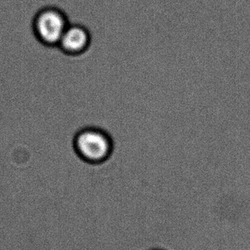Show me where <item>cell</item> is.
Listing matches in <instances>:
<instances>
[{"label":"cell","mask_w":250,"mask_h":250,"mask_svg":"<svg viewBox=\"0 0 250 250\" xmlns=\"http://www.w3.org/2000/svg\"><path fill=\"white\" fill-rule=\"evenodd\" d=\"M77 157L89 165H101L111 158L114 151V141L104 129L85 127L77 131L72 142Z\"/></svg>","instance_id":"obj_1"},{"label":"cell","mask_w":250,"mask_h":250,"mask_svg":"<svg viewBox=\"0 0 250 250\" xmlns=\"http://www.w3.org/2000/svg\"><path fill=\"white\" fill-rule=\"evenodd\" d=\"M66 14L55 6L41 9L32 22L35 38L46 47H57L68 25Z\"/></svg>","instance_id":"obj_2"},{"label":"cell","mask_w":250,"mask_h":250,"mask_svg":"<svg viewBox=\"0 0 250 250\" xmlns=\"http://www.w3.org/2000/svg\"><path fill=\"white\" fill-rule=\"evenodd\" d=\"M91 41L90 32L87 27L78 23H70L57 47L65 55L78 57L87 52Z\"/></svg>","instance_id":"obj_3"},{"label":"cell","mask_w":250,"mask_h":250,"mask_svg":"<svg viewBox=\"0 0 250 250\" xmlns=\"http://www.w3.org/2000/svg\"><path fill=\"white\" fill-rule=\"evenodd\" d=\"M160 250V249H153V250Z\"/></svg>","instance_id":"obj_4"}]
</instances>
